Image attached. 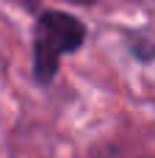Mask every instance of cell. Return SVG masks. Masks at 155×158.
I'll list each match as a JSON object with an SVG mask.
<instances>
[{
	"instance_id": "obj_1",
	"label": "cell",
	"mask_w": 155,
	"mask_h": 158,
	"mask_svg": "<svg viewBox=\"0 0 155 158\" xmlns=\"http://www.w3.org/2000/svg\"><path fill=\"white\" fill-rule=\"evenodd\" d=\"M86 42V25L67 11H44L33 31V75L36 83H50L58 61Z\"/></svg>"
}]
</instances>
